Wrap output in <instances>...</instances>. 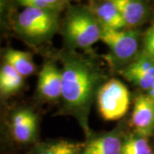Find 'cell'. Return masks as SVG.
<instances>
[{
  "label": "cell",
  "mask_w": 154,
  "mask_h": 154,
  "mask_svg": "<svg viewBox=\"0 0 154 154\" xmlns=\"http://www.w3.org/2000/svg\"><path fill=\"white\" fill-rule=\"evenodd\" d=\"M25 78L11 65L2 62L0 63V96L8 98L18 94L24 86Z\"/></svg>",
  "instance_id": "15"
},
{
  "label": "cell",
  "mask_w": 154,
  "mask_h": 154,
  "mask_svg": "<svg viewBox=\"0 0 154 154\" xmlns=\"http://www.w3.org/2000/svg\"><path fill=\"white\" fill-rule=\"evenodd\" d=\"M142 34L139 29L123 28L119 30L103 28L101 38L108 47L105 60L118 73L130 64L140 53Z\"/></svg>",
  "instance_id": "4"
},
{
  "label": "cell",
  "mask_w": 154,
  "mask_h": 154,
  "mask_svg": "<svg viewBox=\"0 0 154 154\" xmlns=\"http://www.w3.org/2000/svg\"><path fill=\"white\" fill-rule=\"evenodd\" d=\"M16 5L21 8L30 7L61 14L62 12H65L70 2L66 0H18Z\"/></svg>",
  "instance_id": "17"
},
{
  "label": "cell",
  "mask_w": 154,
  "mask_h": 154,
  "mask_svg": "<svg viewBox=\"0 0 154 154\" xmlns=\"http://www.w3.org/2000/svg\"><path fill=\"white\" fill-rule=\"evenodd\" d=\"M58 59L62 64L61 114L73 116L88 139L93 134L89 126L91 109L106 75L94 58L76 51L63 49Z\"/></svg>",
  "instance_id": "1"
},
{
  "label": "cell",
  "mask_w": 154,
  "mask_h": 154,
  "mask_svg": "<svg viewBox=\"0 0 154 154\" xmlns=\"http://www.w3.org/2000/svg\"><path fill=\"white\" fill-rule=\"evenodd\" d=\"M152 154H154V151H153V152H152Z\"/></svg>",
  "instance_id": "21"
},
{
  "label": "cell",
  "mask_w": 154,
  "mask_h": 154,
  "mask_svg": "<svg viewBox=\"0 0 154 154\" xmlns=\"http://www.w3.org/2000/svg\"><path fill=\"white\" fill-rule=\"evenodd\" d=\"M146 94H147L149 97H150V98L154 101V84H153V86L152 87V88L149 90L147 93H146Z\"/></svg>",
  "instance_id": "20"
},
{
  "label": "cell",
  "mask_w": 154,
  "mask_h": 154,
  "mask_svg": "<svg viewBox=\"0 0 154 154\" xmlns=\"http://www.w3.org/2000/svg\"><path fill=\"white\" fill-rule=\"evenodd\" d=\"M88 6L103 28L114 30L127 28L121 12L113 3V0L92 1Z\"/></svg>",
  "instance_id": "12"
},
{
  "label": "cell",
  "mask_w": 154,
  "mask_h": 154,
  "mask_svg": "<svg viewBox=\"0 0 154 154\" xmlns=\"http://www.w3.org/2000/svg\"><path fill=\"white\" fill-rule=\"evenodd\" d=\"M153 150L147 138L135 133L126 134L120 154H152Z\"/></svg>",
  "instance_id": "16"
},
{
  "label": "cell",
  "mask_w": 154,
  "mask_h": 154,
  "mask_svg": "<svg viewBox=\"0 0 154 154\" xmlns=\"http://www.w3.org/2000/svg\"><path fill=\"white\" fill-rule=\"evenodd\" d=\"M61 23L64 49L91 48L101 38L103 28L88 5H69Z\"/></svg>",
  "instance_id": "2"
},
{
  "label": "cell",
  "mask_w": 154,
  "mask_h": 154,
  "mask_svg": "<svg viewBox=\"0 0 154 154\" xmlns=\"http://www.w3.org/2000/svg\"><path fill=\"white\" fill-rule=\"evenodd\" d=\"M134 133L145 138L154 134V101L146 94H140L134 99L131 116Z\"/></svg>",
  "instance_id": "10"
},
{
  "label": "cell",
  "mask_w": 154,
  "mask_h": 154,
  "mask_svg": "<svg viewBox=\"0 0 154 154\" xmlns=\"http://www.w3.org/2000/svg\"><path fill=\"white\" fill-rule=\"evenodd\" d=\"M142 45L144 51L146 54L154 59V21L149 27L142 37Z\"/></svg>",
  "instance_id": "18"
},
{
  "label": "cell",
  "mask_w": 154,
  "mask_h": 154,
  "mask_svg": "<svg viewBox=\"0 0 154 154\" xmlns=\"http://www.w3.org/2000/svg\"><path fill=\"white\" fill-rule=\"evenodd\" d=\"M10 130L13 140L19 144L37 143L38 117L29 107H19L11 113Z\"/></svg>",
  "instance_id": "6"
},
{
  "label": "cell",
  "mask_w": 154,
  "mask_h": 154,
  "mask_svg": "<svg viewBox=\"0 0 154 154\" xmlns=\"http://www.w3.org/2000/svg\"><path fill=\"white\" fill-rule=\"evenodd\" d=\"M3 61L11 65L24 78L36 72V64L31 52L22 50L7 48L3 52Z\"/></svg>",
  "instance_id": "13"
},
{
  "label": "cell",
  "mask_w": 154,
  "mask_h": 154,
  "mask_svg": "<svg viewBox=\"0 0 154 154\" xmlns=\"http://www.w3.org/2000/svg\"><path fill=\"white\" fill-rule=\"evenodd\" d=\"M121 12L127 28L137 29L151 16L150 4L142 0H113Z\"/></svg>",
  "instance_id": "11"
},
{
  "label": "cell",
  "mask_w": 154,
  "mask_h": 154,
  "mask_svg": "<svg viewBox=\"0 0 154 154\" xmlns=\"http://www.w3.org/2000/svg\"><path fill=\"white\" fill-rule=\"evenodd\" d=\"M10 2L0 0V26L5 24V21L10 17Z\"/></svg>",
  "instance_id": "19"
},
{
  "label": "cell",
  "mask_w": 154,
  "mask_h": 154,
  "mask_svg": "<svg viewBox=\"0 0 154 154\" xmlns=\"http://www.w3.org/2000/svg\"><path fill=\"white\" fill-rule=\"evenodd\" d=\"M36 95L45 102L53 103L62 97V72L51 59L45 61L38 72Z\"/></svg>",
  "instance_id": "7"
},
{
  "label": "cell",
  "mask_w": 154,
  "mask_h": 154,
  "mask_svg": "<svg viewBox=\"0 0 154 154\" xmlns=\"http://www.w3.org/2000/svg\"><path fill=\"white\" fill-rule=\"evenodd\" d=\"M60 15L35 8H22L11 19L13 31L26 44L39 46L48 43L61 29Z\"/></svg>",
  "instance_id": "3"
},
{
  "label": "cell",
  "mask_w": 154,
  "mask_h": 154,
  "mask_svg": "<svg viewBox=\"0 0 154 154\" xmlns=\"http://www.w3.org/2000/svg\"><path fill=\"white\" fill-rule=\"evenodd\" d=\"M96 101L99 114L104 120L118 121L129 109L130 93L122 82L112 78L102 85Z\"/></svg>",
  "instance_id": "5"
},
{
  "label": "cell",
  "mask_w": 154,
  "mask_h": 154,
  "mask_svg": "<svg viewBox=\"0 0 154 154\" xmlns=\"http://www.w3.org/2000/svg\"><path fill=\"white\" fill-rule=\"evenodd\" d=\"M84 143L56 140L37 142L28 154H82Z\"/></svg>",
  "instance_id": "14"
},
{
  "label": "cell",
  "mask_w": 154,
  "mask_h": 154,
  "mask_svg": "<svg viewBox=\"0 0 154 154\" xmlns=\"http://www.w3.org/2000/svg\"><path fill=\"white\" fill-rule=\"evenodd\" d=\"M125 135L120 125L111 131L92 134L84 143L82 154H120Z\"/></svg>",
  "instance_id": "9"
},
{
  "label": "cell",
  "mask_w": 154,
  "mask_h": 154,
  "mask_svg": "<svg viewBox=\"0 0 154 154\" xmlns=\"http://www.w3.org/2000/svg\"><path fill=\"white\" fill-rule=\"evenodd\" d=\"M119 74L127 81L147 93L154 84V59L140 50L135 59Z\"/></svg>",
  "instance_id": "8"
}]
</instances>
